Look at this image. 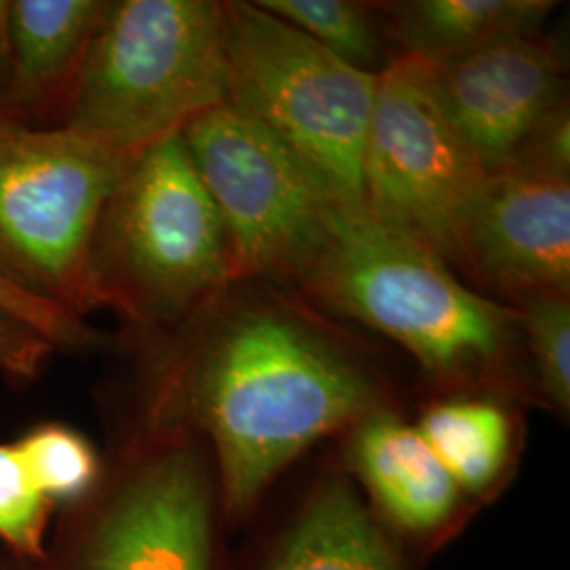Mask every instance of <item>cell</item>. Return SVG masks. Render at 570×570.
<instances>
[{
  "label": "cell",
  "instance_id": "6da1fadb",
  "mask_svg": "<svg viewBox=\"0 0 570 570\" xmlns=\"http://www.w3.org/2000/svg\"><path fill=\"white\" fill-rule=\"evenodd\" d=\"M383 407L402 404L357 346L275 285L233 282L157 367L140 431L204 442L235 534L311 450Z\"/></svg>",
  "mask_w": 570,
  "mask_h": 570
},
{
  "label": "cell",
  "instance_id": "7a4b0ae2",
  "mask_svg": "<svg viewBox=\"0 0 570 570\" xmlns=\"http://www.w3.org/2000/svg\"><path fill=\"white\" fill-rule=\"evenodd\" d=\"M296 287L338 317L402 346L433 395L487 393L530 402L515 306L459 279L454 266L364 209H338Z\"/></svg>",
  "mask_w": 570,
  "mask_h": 570
},
{
  "label": "cell",
  "instance_id": "3957f363",
  "mask_svg": "<svg viewBox=\"0 0 570 570\" xmlns=\"http://www.w3.org/2000/svg\"><path fill=\"white\" fill-rule=\"evenodd\" d=\"M225 226L180 134L138 150L104 207L87 266V303L140 326L190 320L226 285Z\"/></svg>",
  "mask_w": 570,
  "mask_h": 570
},
{
  "label": "cell",
  "instance_id": "277c9868",
  "mask_svg": "<svg viewBox=\"0 0 570 570\" xmlns=\"http://www.w3.org/2000/svg\"><path fill=\"white\" fill-rule=\"evenodd\" d=\"M70 91L63 125L127 155L180 134L226 102L223 2H108Z\"/></svg>",
  "mask_w": 570,
  "mask_h": 570
},
{
  "label": "cell",
  "instance_id": "5b68a950",
  "mask_svg": "<svg viewBox=\"0 0 570 570\" xmlns=\"http://www.w3.org/2000/svg\"><path fill=\"white\" fill-rule=\"evenodd\" d=\"M225 9L226 102L261 122L343 209H364L374 75L332 56L256 2Z\"/></svg>",
  "mask_w": 570,
  "mask_h": 570
},
{
  "label": "cell",
  "instance_id": "8992f818",
  "mask_svg": "<svg viewBox=\"0 0 570 570\" xmlns=\"http://www.w3.org/2000/svg\"><path fill=\"white\" fill-rule=\"evenodd\" d=\"M77 518L66 570H228L218 475L193 435L140 431Z\"/></svg>",
  "mask_w": 570,
  "mask_h": 570
},
{
  "label": "cell",
  "instance_id": "52a82bcc",
  "mask_svg": "<svg viewBox=\"0 0 570 570\" xmlns=\"http://www.w3.org/2000/svg\"><path fill=\"white\" fill-rule=\"evenodd\" d=\"M131 157L68 125L35 129L0 117V268L85 313L91 244Z\"/></svg>",
  "mask_w": 570,
  "mask_h": 570
},
{
  "label": "cell",
  "instance_id": "ba28073f",
  "mask_svg": "<svg viewBox=\"0 0 570 570\" xmlns=\"http://www.w3.org/2000/svg\"><path fill=\"white\" fill-rule=\"evenodd\" d=\"M180 136L225 226L233 282L296 287L343 207L289 148L228 102Z\"/></svg>",
  "mask_w": 570,
  "mask_h": 570
},
{
  "label": "cell",
  "instance_id": "9c48e42d",
  "mask_svg": "<svg viewBox=\"0 0 570 570\" xmlns=\"http://www.w3.org/2000/svg\"><path fill=\"white\" fill-rule=\"evenodd\" d=\"M489 171L438 100L429 68L395 56L376 79L364 148V212L450 266Z\"/></svg>",
  "mask_w": 570,
  "mask_h": 570
},
{
  "label": "cell",
  "instance_id": "30bf717a",
  "mask_svg": "<svg viewBox=\"0 0 570 570\" xmlns=\"http://www.w3.org/2000/svg\"><path fill=\"white\" fill-rule=\"evenodd\" d=\"M239 532L228 570H419L367 508L364 494L334 456L303 487L271 497Z\"/></svg>",
  "mask_w": 570,
  "mask_h": 570
},
{
  "label": "cell",
  "instance_id": "8fae6325",
  "mask_svg": "<svg viewBox=\"0 0 570 570\" xmlns=\"http://www.w3.org/2000/svg\"><path fill=\"white\" fill-rule=\"evenodd\" d=\"M513 303L570 294V180L505 167L469 207L456 265Z\"/></svg>",
  "mask_w": 570,
  "mask_h": 570
},
{
  "label": "cell",
  "instance_id": "7c38bea8",
  "mask_svg": "<svg viewBox=\"0 0 570 570\" xmlns=\"http://www.w3.org/2000/svg\"><path fill=\"white\" fill-rule=\"evenodd\" d=\"M341 465L389 534L423 567L478 510L402 407H383L338 435Z\"/></svg>",
  "mask_w": 570,
  "mask_h": 570
},
{
  "label": "cell",
  "instance_id": "4fadbf2b",
  "mask_svg": "<svg viewBox=\"0 0 570 570\" xmlns=\"http://www.w3.org/2000/svg\"><path fill=\"white\" fill-rule=\"evenodd\" d=\"M428 68L438 100L489 174L505 169L530 131L567 100L564 61L541 35Z\"/></svg>",
  "mask_w": 570,
  "mask_h": 570
},
{
  "label": "cell",
  "instance_id": "5bb4252c",
  "mask_svg": "<svg viewBox=\"0 0 570 570\" xmlns=\"http://www.w3.org/2000/svg\"><path fill=\"white\" fill-rule=\"evenodd\" d=\"M412 421L475 510L510 487L524 444L513 402L487 393L433 395Z\"/></svg>",
  "mask_w": 570,
  "mask_h": 570
},
{
  "label": "cell",
  "instance_id": "9a60e30c",
  "mask_svg": "<svg viewBox=\"0 0 570 570\" xmlns=\"http://www.w3.org/2000/svg\"><path fill=\"white\" fill-rule=\"evenodd\" d=\"M558 2L550 0H404L376 4L400 56L444 66L501 42L534 37Z\"/></svg>",
  "mask_w": 570,
  "mask_h": 570
},
{
  "label": "cell",
  "instance_id": "2e32d148",
  "mask_svg": "<svg viewBox=\"0 0 570 570\" xmlns=\"http://www.w3.org/2000/svg\"><path fill=\"white\" fill-rule=\"evenodd\" d=\"M106 7L100 0L9 2L7 106L32 108L72 81Z\"/></svg>",
  "mask_w": 570,
  "mask_h": 570
},
{
  "label": "cell",
  "instance_id": "e0dca14e",
  "mask_svg": "<svg viewBox=\"0 0 570 570\" xmlns=\"http://www.w3.org/2000/svg\"><path fill=\"white\" fill-rule=\"evenodd\" d=\"M256 4L367 75L379 77L395 58L374 4L351 0H256Z\"/></svg>",
  "mask_w": 570,
  "mask_h": 570
},
{
  "label": "cell",
  "instance_id": "ac0fdd59",
  "mask_svg": "<svg viewBox=\"0 0 570 570\" xmlns=\"http://www.w3.org/2000/svg\"><path fill=\"white\" fill-rule=\"evenodd\" d=\"M530 402L569 421L570 294H537L515 303Z\"/></svg>",
  "mask_w": 570,
  "mask_h": 570
},
{
  "label": "cell",
  "instance_id": "d6986e66",
  "mask_svg": "<svg viewBox=\"0 0 570 570\" xmlns=\"http://www.w3.org/2000/svg\"><path fill=\"white\" fill-rule=\"evenodd\" d=\"M30 480L51 505H81L102 484L104 468L77 429L47 423L16 442Z\"/></svg>",
  "mask_w": 570,
  "mask_h": 570
},
{
  "label": "cell",
  "instance_id": "ffe728a7",
  "mask_svg": "<svg viewBox=\"0 0 570 570\" xmlns=\"http://www.w3.org/2000/svg\"><path fill=\"white\" fill-rule=\"evenodd\" d=\"M53 505L42 497L21 463L16 444H0V541L28 558H41Z\"/></svg>",
  "mask_w": 570,
  "mask_h": 570
},
{
  "label": "cell",
  "instance_id": "44dd1931",
  "mask_svg": "<svg viewBox=\"0 0 570 570\" xmlns=\"http://www.w3.org/2000/svg\"><path fill=\"white\" fill-rule=\"evenodd\" d=\"M0 308L23 324L37 330L53 346L70 348L89 343L91 332L81 322V315L68 311L30 287L16 282L0 268Z\"/></svg>",
  "mask_w": 570,
  "mask_h": 570
},
{
  "label": "cell",
  "instance_id": "7402d4cb",
  "mask_svg": "<svg viewBox=\"0 0 570 570\" xmlns=\"http://www.w3.org/2000/svg\"><path fill=\"white\" fill-rule=\"evenodd\" d=\"M508 167L570 180V112L567 100L539 122Z\"/></svg>",
  "mask_w": 570,
  "mask_h": 570
},
{
  "label": "cell",
  "instance_id": "603a6c76",
  "mask_svg": "<svg viewBox=\"0 0 570 570\" xmlns=\"http://www.w3.org/2000/svg\"><path fill=\"white\" fill-rule=\"evenodd\" d=\"M53 348L37 330L0 308V372L35 376Z\"/></svg>",
  "mask_w": 570,
  "mask_h": 570
},
{
  "label": "cell",
  "instance_id": "cb8c5ba5",
  "mask_svg": "<svg viewBox=\"0 0 570 570\" xmlns=\"http://www.w3.org/2000/svg\"><path fill=\"white\" fill-rule=\"evenodd\" d=\"M7 18H9V2L0 0V87H2V98L7 94V82H9V32H7Z\"/></svg>",
  "mask_w": 570,
  "mask_h": 570
}]
</instances>
